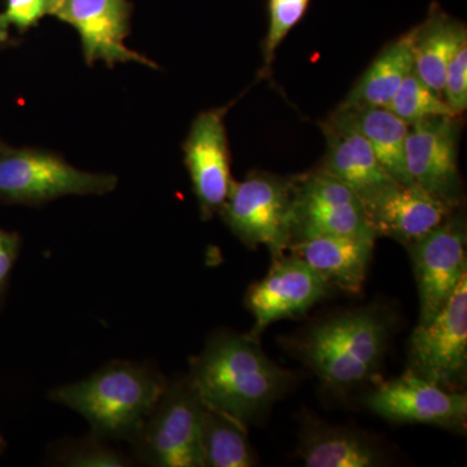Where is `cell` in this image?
Returning <instances> with one entry per match:
<instances>
[{"label": "cell", "mask_w": 467, "mask_h": 467, "mask_svg": "<svg viewBox=\"0 0 467 467\" xmlns=\"http://www.w3.org/2000/svg\"><path fill=\"white\" fill-rule=\"evenodd\" d=\"M189 379L205 407L247 426L284 395L294 376L267 358L254 335L220 333L192 359Z\"/></svg>", "instance_id": "obj_1"}, {"label": "cell", "mask_w": 467, "mask_h": 467, "mask_svg": "<svg viewBox=\"0 0 467 467\" xmlns=\"http://www.w3.org/2000/svg\"><path fill=\"white\" fill-rule=\"evenodd\" d=\"M165 387L156 371L116 361L84 380L58 387L51 399L81 414L95 435L131 441Z\"/></svg>", "instance_id": "obj_2"}, {"label": "cell", "mask_w": 467, "mask_h": 467, "mask_svg": "<svg viewBox=\"0 0 467 467\" xmlns=\"http://www.w3.org/2000/svg\"><path fill=\"white\" fill-rule=\"evenodd\" d=\"M389 316L379 308L344 313L310 328L297 352L331 389H347L376 374L389 337Z\"/></svg>", "instance_id": "obj_3"}, {"label": "cell", "mask_w": 467, "mask_h": 467, "mask_svg": "<svg viewBox=\"0 0 467 467\" xmlns=\"http://www.w3.org/2000/svg\"><path fill=\"white\" fill-rule=\"evenodd\" d=\"M294 190L295 177L252 171L245 180L233 181L218 213L243 244L264 245L278 259L292 242Z\"/></svg>", "instance_id": "obj_4"}, {"label": "cell", "mask_w": 467, "mask_h": 467, "mask_svg": "<svg viewBox=\"0 0 467 467\" xmlns=\"http://www.w3.org/2000/svg\"><path fill=\"white\" fill-rule=\"evenodd\" d=\"M204 402L189 377L167 384L155 408L131 439L143 462L160 467H202Z\"/></svg>", "instance_id": "obj_5"}, {"label": "cell", "mask_w": 467, "mask_h": 467, "mask_svg": "<svg viewBox=\"0 0 467 467\" xmlns=\"http://www.w3.org/2000/svg\"><path fill=\"white\" fill-rule=\"evenodd\" d=\"M113 174L90 173L54 152L36 149L0 150V201L42 204L69 195H103L116 189Z\"/></svg>", "instance_id": "obj_6"}, {"label": "cell", "mask_w": 467, "mask_h": 467, "mask_svg": "<svg viewBox=\"0 0 467 467\" xmlns=\"http://www.w3.org/2000/svg\"><path fill=\"white\" fill-rule=\"evenodd\" d=\"M326 235L377 239L358 193L317 169L295 177L291 243Z\"/></svg>", "instance_id": "obj_7"}, {"label": "cell", "mask_w": 467, "mask_h": 467, "mask_svg": "<svg viewBox=\"0 0 467 467\" xmlns=\"http://www.w3.org/2000/svg\"><path fill=\"white\" fill-rule=\"evenodd\" d=\"M467 368V275L445 306L410 337V368L417 376L451 389Z\"/></svg>", "instance_id": "obj_8"}, {"label": "cell", "mask_w": 467, "mask_h": 467, "mask_svg": "<svg viewBox=\"0 0 467 467\" xmlns=\"http://www.w3.org/2000/svg\"><path fill=\"white\" fill-rule=\"evenodd\" d=\"M466 244L465 216L453 212L441 226L407 245L420 295V324L434 317L467 275Z\"/></svg>", "instance_id": "obj_9"}, {"label": "cell", "mask_w": 467, "mask_h": 467, "mask_svg": "<svg viewBox=\"0 0 467 467\" xmlns=\"http://www.w3.org/2000/svg\"><path fill=\"white\" fill-rule=\"evenodd\" d=\"M365 404L391 422L466 430V393L442 389L410 370L380 383L365 398Z\"/></svg>", "instance_id": "obj_10"}, {"label": "cell", "mask_w": 467, "mask_h": 467, "mask_svg": "<svg viewBox=\"0 0 467 467\" xmlns=\"http://www.w3.org/2000/svg\"><path fill=\"white\" fill-rule=\"evenodd\" d=\"M50 16L64 21L78 33L86 63L104 61L143 64L156 67L150 58L125 45L130 29L128 0H50Z\"/></svg>", "instance_id": "obj_11"}, {"label": "cell", "mask_w": 467, "mask_h": 467, "mask_svg": "<svg viewBox=\"0 0 467 467\" xmlns=\"http://www.w3.org/2000/svg\"><path fill=\"white\" fill-rule=\"evenodd\" d=\"M460 117L441 116L410 125L405 162L411 182L457 207L461 199L459 171Z\"/></svg>", "instance_id": "obj_12"}, {"label": "cell", "mask_w": 467, "mask_h": 467, "mask_svg": "<svg viewBox=\"0 0 467 467\" xmlns=\"http://www.w3.org/2000/svg\"><path fill=\"white\" fill-rule=\"evenodd\" d=\"M331 285L295 254L273 260L265 278L254 284L245 296V306L254 318L251 334L257 337L281 319L297 317L327 296Z\"/></svg>", "instance_id": "obj_13"}, {"label": "cell", "mask_w": 467, "mask_h": 467, "mask_svg": "<svg viewBox=\"0 0 467 467\" xmlns=\"http://www.w3.org/2000/svg\"><path fill=\"white\" fill-rule=\"evenodd\" d=\"M227 109L229 107H221L202 112L193 119L183 143L184 164L204 220L220 212L233 183L225 128Z\"/></svg>", "instance_id": "obj_14"}, {"label": "cell", "mask_w": 467, "mask_h": 467, "mask_svg": "<svg viewBox=\"0 0 467 467\" xmlns=\"http://www.w3.org/2000/svg\"><path fill=\"white\" fill-rule=\"evenodd\" d=\"M362 204L377 238L386 236L404 245L441 226L457 208L414 182L392 183Z\"/></svg>", "instance_id": "obj_15"}, {"label": "cell", "mask_w": 467, "mask_h": 467, "mask_svg": "<svg viewBox=\"0 0 467 467\" xmlns=\"http://www.w3.org/2000/svg\"><path fill=\"white\" fill-rule=\"evenodd\" d=\"M321 129L326 138V155L319 169L342 181L362 202L398 182L352 126L331 115L322 122Z\"/></svg>", "instance_id": "obj_16"}, {"label": "cell", "mask_w": 467, "mask_h": 467, "mask_svg": "<svg viewBox=\"0 0 467 467\" xmlns=\"http://www.w3.org/2000/svg\"><path fill=\"white\" fill-rule=\"evenodd\" d=\"M374 242L361 236H315L291 243L287 252L306 261L331 285L358 294L367 279Z\"/></svg>", "instance_id": "obj_17"}, {"label": "cell", "mask_w": 467, "mask_h": 467, "mask_svg": "<svg viewBox=\"0 0 467 467\" xmlns=\"http://www.w3.org/2000/svg\"><path fill=\"white\" fill-rule=\"evenodd\" d=\"M297 451L308 467H376L386 461L368 436L312 420L304 426Z\"/></svg>", "instance_id": "obj_18"}, {"label": "cell", "mask_w": 467, "mask_h": 467, "mask_svg": "<svg viewBox=\"0 0 467 467\" xmlns=\"http://www.w3.org/2000/svg\"><path fill=\"white\" fill-rule=\"evenodd\" d=\"M411 41L413 29L386 46L337 109L386 107L413 69Z\"/></svg>", "instance_id": "obj_19"}, {"label": "cell", "mask_w": 467, "mask_h": 467, "mask_svg": "<svg viewBox=\"0 0 467 467\" xmlns=\"http://www.w3.org/2000/svg\"><path fill=\"white\" fill-rule=\"evenodd\" d=\"M465 39L466 26L442 11H432L425 23L413 27L414 72L438 94H442L447 67Z\"/></svg>", "instance_id": "obj_20"}, {"label": "cell", "mask_w": 467, "mask_h": 467, "mask_svg": "<svg viewBox=\"0 0 467 467\" xmlns=\"http://www.w3.org/2000/svg\"><path fill=\"white\" fill-rule=\"evenodd\" d=\"M333 115L352 126L367 140L380 164L398 182H411L405 162L410 125L382 107L335 109Z\"/></svg>", "instance_id": "obj_21"}, {"label": "cell", "mask_w": 467, "mask_h": 467, "mask_svg": "<svg viewBox=\"0 0 467 467\" xmlns=\"http://www.w3.org/2000/svg\"><path fill=\"white\" fill-rule=\"evenodd\" d=\"M202 467L256 465L245 434V426L205 407L202 423Z\"/></svg>", "instance_id": "obj_22"}, {"label": "cell", "mask_w": 467, "mask_h": 467, "mask_svg": "<svg viewBox=\"0 0 467 467\" xmlns=\"http://www.w3.org/2000/svg\"><path fill=\"white\" fill-rule=\"evenodd\" d=\"M383 109H389L409 125L432 117L454 116L444 98L429 88L414 69L405 77L399 90Z\"/></svg>", "instance_id": "obj_23"}, {"label": "cell", "mask_w": 467, "mask_h": 467, "mask_svg": "<svg viewBox=\"0 0 467 467\" xmlns=\"http://www.w3.org/2000/svg\"><path fill=\"white\" fill-rule=\"evenodd\" d=\"M309 2L310 0H269L267 2L269 26H267L266 36L263 43L264 64L260 72L261 78L269 77L276 50L288 33L306 14Z\"/></svg>", "instance_id": "obj_24"}, {"label": "cell", "mask_w": 467, "mask_h": 467, "mask_svg": "<svg viewBox=\"0 0 467 467\" xmlns=\"http://www.w3.org/2000/svg\"><path fill=\"white\" fill-rule=\"evenodd\" d=\"M50 15V0H7L0 12V41L7 42L9 29L16 27L24 33Z\"/></svg>", "instance_id": "obj_25"}, {"label": "cell", "mask_w": 467, "mask_h": 467, "mask_svg": "<svg viewBox=\"0 0 467 467\" xmlns=\"http://www.w3.org/2000/svg\"><path fill=\"white\" fill-rule=\"evenodd\" d=\"M441 95L451 113L462 117L467 109V39L461 43L451 57Z\"/></svg>", "instance_id": "obj_26"}, {"label": "cell", "mask_w": 467, "mask_h": 467, "mask_svg": "<svg viewBox=\"0 0 467 467\" xmlns=\"http://www.w3.org/2000/svg\"><path fill=\"white\" fill-rule=\"evenodd\" d=\"M61 462L75 467H122L129 463L122 454L98 441L77 445L63 454Z\"/></svg>", "instance_id": "obj_27"}, {"label": "cell", "mask_w": 467, "mask_h": 467, "mask_svg": "<svg viewBox=\"0 0 467 467\" xmlns=\"http://www.w3.org/2000/svg\"><path fill=\"white\" fill-rule=\"evenodd\" d=\"M20 236L17 233L0 229V296L7 287L9 275L20 252Z\"/></svg>", "instance_id": "obj_28"}, {"label": "cell", "mask_w": 467, "mask_h": 467, "mask_svg": "<svg viewBox=\"0 0 467 467\" xmlns=\"http://www.w3.org/2000/svg\"><path fill=\"white\" fill-rule=\"evenodd\" d=\"M5 147H7V144H5V142H3L2 140H0V150L5 149Z\"/></svg>", "instance_id": "obj_29"}, {"label": "cell", "mask_w": 467, "mask_h": 467, "mask_svg": "<svg viewBox=\"0 0 467 467\" xmlns=\"http://www.w3.org/2000/svg\"><path fill=\"white\" fill-rule=\"evenodd\" d=\"M3 445H5V441H3L2 438H0V451L3 450Z\"/></svg>", "instance_id": "obj_30"}, {"label": "cell", "mask_w": 467, "mask_h": 467, "mask_svg": "<svg viewBox=\"0 0 467 467\" xmlns=\"http://www.w3.org/2000/svg\"><path fill=\"white\" fill-rule=\"evenodd\" d=\"M5 45H7V42L0 41V48L5 47Z\"/></svg>", "instance_id": "obj_31"}]
</instances>
